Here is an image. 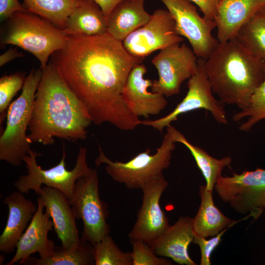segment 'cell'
I'll list each match as a JSON object with an SVG mask.
<instances>
[{
  "mask_svg": "<svg viewBox=\"0 0 265 265\" xmlns=\"http://www.w3.org/2000/svg\"><path fill=\"white\" fill-rule=\"evenodd\" d=\"M144 58L131 54L123 42L108 33L96 36H68L51 61L79 99L96 125L109 123L132 131L140 120L127 107L124 88L132 69Z\"/></svg>",
  "mask_w": 265,
  "mask_h": 265,
  "instance_id": "cell-1",
  "label": "cell"
},
{
  "mask_svg": "<svg viewBox=\"0 0 265 265\" xmlns=\"http://www.w3.org/2000/svg\"><path fill=\"white\" fill-rule=\"evenodd\" d=\"M92 121L55 65L49 61L35 94L27 138L31 143L50 145L57 137L83 140Z\"/></svg>",
  "mask_w": 265,
  "mask_h": 265,
  "instance_id": "cell-2",
  "label": "cell"
},
{
  "mask_svg": "<svg viewBox=\"0 0 265 265\" xmlns=\"http://www.w3.org/2000/svg\"><path fill=\"white\" fill-rule=\"evenodd\" d=\"M212 91L225 105L244 108L265 79L264 63L236 37L218 43L205 61Z\"/></svg>",
  "mask_w": 265,
  "mask_h": 265,
  "instance_id": "cell-3",
  "label": "cell"
},
{
  "mask_svg": "<svg viewBox=\"0 0 265 265\" xmlns=\"http://www.w3.org/2000/svg\"><path fill=\"white\" fill-rule=\"evenodd\" d=\"M1 35V45H15L29 52L39 61L41 69L68 38L64 29L26 10L7 20Z\"/></svg>",
  "mask_w": 265,
  "mask_h": 265,
  "instance_id": "cell-4",
  "label": "cell"
},
{
  "mask_svg": "<svg viewBox=\"0 0 265 265\" xmlns=\"http://www.w3.org/2000/svg\"><path fill=\"white\" fill-rule=\"evenodd\" d=\"M177 131L171 125L166 127L161 144L154 154L150 155L151 151L147 149L127 162L111 160L99 146L95 163L97 166L105 164L106 173L115 182L129 189H141L149 183L163 176V171L170 165L175 149Z\"/></svg>",
  "mask_w": 265,
  "mask_h": 265,
  "instance_id": "cell-5",
  "label": "cell"
},
{
  "mask_svg": "<svg viewBox=\"0 0 265 265\" xmlns=\"http://www.w3.org/2000/svg\"><path fill=\"white\" fill-rule=\"evenodd\" d=\"M42 69H32L26 77L20 96L9 106L6 127L0 137V159L20 166L31 150L26 131L31 118L35 94Z\"/></svg>",
  "mask_w": 265,
  "mask_h": 265,
  "instance_id": "cell-6",
  "label": "cell"
},
{
  "mask_svg": "<svg viewBox=\"0 0 265 265\" xmlns=\"http://www.w3.org/2000/svg\"><path fill=\"white\" fill-rule=\"evenodd\" d=\"M86 155V148L80 146L75 167L71 170H68L66 167V153L64 147L59 162L51 168L43 169L36 161V158L41 154L31 149L23 159L27 169V174L20 176L13 185L23 194L28 193L32 190L38 195L42 185H45L59 189L70 201L77 180L85 176L91 168L87 163Z\"/></svg>",
  "mask_w": 265,
  "mask_h": 265,
  "instance_id": "cell-7",
  "label": "cell"
},
{
  "mask_svg": "<svg viewBox=\"0 0 265 265\" xmlns=\"http://www.w3.org/2000/svg\"><path fill=\"white\" fill-rule=\"evenodd\" d=\"M69 202L76 219L82 221L81 238L94 244L109 234L110 227L106 222L108 206L100 198L96 169L91 168L85 176L77 180Z\"/></svg>",
  "mask_w": 265,
  "mask_h": 265,
  "instance_id": "cell-8",
  "label": "cell"
},
{
  "mask_svg": "<svg viewBox=\"0 0 265 265\" xmlns=\"http://www.w3.org/2000/svg\"><path fill=\"white\" fill-rule=\"evenodd\" d=\"M214 189L223 202L239 214L257 220L265 211V169L222 176Z\"/></svg>",
  "mask_w": 265,
  "mask_h": 265,
  "instance_id": "cell-9",
  "label": "cell"
},
{
  "mask_svg": "<svg viewBox=\"0 0 265 265\" xmlns=\"http://www.w3.org/2000/svg\"><path fill=\"white\" fill-rule=\"evenodd\" d=\"M205 61L206 59L198 58V72L188 79L186 96L171 112L156 120H140V124L162 132L164 128L176 121L179 116L199 109L209 111L217 122L227 124L225 104L213 95L205 69Z\"/></svg>",
  "mask_w": 265,
  "mask_h": 265,
  "instance_id": "cell-10",
  "label": "cell"
},
{
  "mask_svg": "<svg viewBox=\"0 0 265 265\" xmlns=\"http://www.w3.org/2000/svg\"><path fill=\"white\" fill-rule=\"evenodd\" d=\"M158 72L153 81L152 91L166 97L178 94L182 83L195 75L198 70V57L186 44L176 43L160 50L152 60Z\"/></svg>",
  "mask_w": 265,
  "mask_h": 265,
  "instance_id": "cell-11",
  "label": "cell"
},
{
  "mask_svg": "<svg viewBox=\"0 0 265 265\" xmlns=\"http://www.w3.org/2000/svg\"><path fill=\"white\" fill-rule=\"evenodd\" d=\"M160 0L173 18L178 34L188 40L198 58L208 59L219 43L212 35L214 21L201 17L189 0Z\"/></svg>",
  "mask_w": 265,
  "mask_h": 265,
  "instance_id": "cell-12",
  "label": "cell"
},
{
  "mask_svg": "<svg viewBox=\"0 0 265 265\" xmlns=\"http://www.w3.org/2000/svg\"><path fill=\"white\" fill-rule=\"evenodd\" d=\"M184 40L177 32L175 21L167 9H158L145 25L129 34L122 42L132 55L144 58Z\"/></svg>",
  "mask_w": 265,
  "mask_h": 265,
  "instance_id": "cell-13",
  "label": "cell"
},
{
  "mask_svg": "<svg viewBox=\"0 0 265 265\" xmlns=\"http://www.w3.org/2000/svg\"><path fill=\"white\" fill-rule=\"evenodd\" d=\"M168 186V182L163 176L149 183L141 189L142 205L128 235L130 242L140 240L149 244L170 226L160 205L161 196Z\"/></svg>",
  "mask_w": 265,
  "mask_h": 265,
  "instance_id": "cell-14",
  "label": "cell"
},
{
  "mask_svg": "<svg viewBox=\"0 0 265 265\" xmlns=\"http://www.w3.org/2000/svg\"><path fill=\"white\" fill-rule=\"evenodd\" d=\"M147 69L144 64L135 65L126 80L123 97L130 111L135 116L148 119L150 115L159 114L167 105L165 96L149 91L153 81L145 79Z\"/></svg>",
  "mask_w": 265,
  "mask_h": 265,
  "instance_id": "cell-15",
  "label": "cell"
},
{
  "mask_svg": "<svg viewBox=\"0 0 265 265\" xmlns=\"http://www.w3.org/2000/svg\"><path fill=\"white\" fill-rule=\"evenodd\" d=\"M37 202V210L17 244L15 255L6 265L18 262L21 265L36 252L40 258L45 259L52 255L55 249L54 242L48 238L49 232L53 228V221L47 212H43L45 206L40 197Z\"/></svg>",
  "mask_w": 265,
  "mask_h": 265,
  "instance_id": "cell-16",
  "label": "cell"
},
{
  "mask_svg": "<svg viewBox=\"0 0 265 265\" xmlns=\"http://www.w3.org/2000/svg\"><path fill=\"white\" fill-rule=\"evenodd\" d=\"M38 195L53 221L54 231L61 242V246L66 250L76 248L81 238L68 198L59 189L47 186L42 187Z\"/></svg>",
  "mask_w": 265,
  "mask_h": 265,
  "instance_id": "cell-17",
  "label": "cell"
},
{
  "mask_svg": "<svg viewBox=\"0 0 265 265\" xmlns=\"http://www.w3.org/2000/svg\"><path fill=\"white\" fill-rule=\"evenodd\" d=\"M192 223V218L181 216L149 244L159 256L170 258L182 265H196L188 252L195 235Z\"/></svg>",
  "mask_w": 265,
  "mask_h": 265,
  "instance_id": "cell-18",
  "label": "cell"
},
{
  "mask_svg": "<svg viewBox=\"0 0 265 265\" xmlns=\"http://www.w3.org/2000/svg\"><path fill=\"white\" fill-rule=\"evenodd\" d=\"M264 6L265 0H220L214 20L218 42L236 37L241 28Z\"/></svg>",
  "mask_w": 265,
  "mask_h": 265,
  "instance_id": "cell-19",
  "label": "cell"
},
{
  "mask_svg": "<svg viewBox=\"0 0 265 265\" xmlns=\"http://www.w3.org/2000/svg\"><path fill=\"white\" fill-rule=\"evenodd\" d=\"M8 207L5 227L0 236V251L12 253L37 210L31 200L25 197L19 191L8 195L3 200Z\"/></svg>",
  "mask_w": 265,
  "mask_h": 265,
  "instance_id": "cell-20",
  "label": "cell"
},
{
  "mask_svg": "<svg viewBox=\"0 0 265 265\" xmlns=\"http://www.w3.org/2000/svg\"><path fill=\"white\" fill-rule=\"evenodd\" d=\"M145 0H123L107 18V33L123 42L151 19L144 8Z\"/></svg>",
  "mask_w": 265,
  "mask_h": 265,
  "instance_id": "cell-21",
  "label": "cell"
},
{
  "mask_svg": "<svg viewBox=\"0 0 265 265\" xmlns=\"http://www.w3.org/2000/svg\"><path fill=\"white\" fill-rule=\"evenodd\" d=\"M68 36H96L107 33V18L94 0H81L68 17L64 28Z\"/></svg>",
  "mask_w": 265,
  "mask_h": 265,
  "instance_id": "cell-22",
  "label": "cell"
},
{
  "mask_svg": "<svg viewBox=\"0 0 265 265\" xmlns=\"http://www.w3.org/2000/svg\"><path fill=\"white\" fill-rule=\"evenodd\" d=\"M212 194V191L206 188V185L200 186L201 203L193 218L195 234L206 238L213 237L240 221L230 219L223 214L214 205Z\"/></svg>",
  "mask_w": 265,
  "mask_h": 265,
  "instance_id": "cell-23",
  "label": "cell"
},
{
  "mask_svg": "<svg viewBox=\"0 0 265 265\" xmlns=\"http://www.w3.org/2000/svg\"><path fill=\"white\" fill-rule=\"evenodd\" d=\"M93 244L81 237L80 244L71 250L56 246L50 256L42 259L29 257L21 264L32 265H95Z\"/></svg>",
  "mask_w": 265,
  "mask_h": 265,
  "instance_id": "cell-24",
  "label": "cell"
},
{
  "mask_svg": "<svg viewBox=\"0 0 265 265\" xmlns=\"http://www.w3.org/2000/svg\"><path fill=\"white\" fill-rule=\"evenodd\" d=\"M175 141L183 144L189 150L205 178L206 188L212 191L215 184L222 176L224 168L230 166L231 158L227 156L217 159L212 157L203 149L190 143L179 131L176 134Z\"/></svg>",
  "mask_w": 265,
  "mask_h": 265,
  "instance_id": "cell-25",
  "label": "cell"
},
{
  "mask_svg": "<svg viewBox=\"0 0 265 265\" xmlns=\"http://www.w3.org/2000/svg\"><path fill=\"white\" fill-rule=\"evenodd\" d=\"M28 12L64 29L68 17L81 0H22Z\"/></svg>",
  "mask_w": 265,
  "mask_h": 265,
  "instance_id": "cell-26",
  "label": "cell"
},
{
  "mask_svg": "<svg viewBox=\"0 0 265 265\" xmlns=\"http://www.w3.org/2000/svg\"><path fill=\"white\" fill-rule=\"evenodd\" d=\"M236 38L265 65V6L241 28Z\"/></svg>",
  "mask_w": 265,
  "mask_h": 265,
  "instance_id": "cell-27",
  "label": "cell"
},
{
  "mask_svg": "<svg viewBox=\"0 0 265 265\" xmlns=\"http://www.w3.org/2000/svg\"><path fill=\"white\" fill-rule=\"evenodd\" d=\"M95 265H132L131 252L121 250L107 235L93 244Z\"/></svg>",
  "mask_w": 265,
  "mask_h": 265,
  "instance_id": "cell-28",
  "label": "cell"
},
{
  "mask_svg": "<svg viewBox=\"0 0 265 265\" xmlns=\"http://www.w3.org/2000/svg\"><path fill=\"white\" fill-rule=\"evenodd\" d=\"M248 117V120L240 125L239 129L247 132L257 122L265 119V79L251 96L248 104L233 116V121L238 122Z\"/></svg>",
  "mask_w": 265,
  "mask_h": 265,
  "instance_id": "cell-29",
  "label": "cell"
},
{
  "mask_svg": "<svg viewBox=\"0 0 265 265\" xmlns=\"http://www.w3.org/2000/svg\"><path fill=\"white\" fill-rule=\"evenodd\" d=\"M24 74L16 73L5 75L0 79V124L6 116V110L16 93L23 88L25 79Z\"/></svg>",
  "mask_w": 265,
  "mask_h": 265,
  "instance_id": "cell-30",
  "label": "cell"
},
{
  "mask_svg": "<svg viewBox=\"0 0 265 265\" xmlns=\"http://www.w3.org/2000/svg\"><path fill=\"white\" fill-rule=\"evenodd\" d=\"M132 265H170L172 262L157 255L147 243L140 240L131 242Z\"/></svg>",
  "mask_w": 265,
  "mask_h": 265,
  "instance_id": "cell-31",
  "label": "cell"
},
{
  "mask_svg": "<svg viewBox=\"0 0 265 265\" xmlns=\"http://www.w3.org/2000/svg\"><path fill=\"white\" fill-rule=\"evenodd\" d=\"M231 227H227L209 239L195 234L192 242L197 244L201 251L200 265H211V256L214 249L222 240V237L226 231Z\"/></svg>",
  "mask_w": 265,
  "mask_h": 265,
  "instance_id": "cell-32",
  "label": "cell"
},
{
  "mask_svg": "<svg viewBox=\"0 0 265 265\" xmlns=\"http://www.w3.org/2000/svg\"><path fill=\"white\" fill-rule=\"evenodd\" d=\"M25 8L18 0H0V19L6 21L18 12L25 11Z\"/></svg>",
  "mask_w": 265,
  "mask_h": 265,
  "instance_id": "cell-33",
  "label": "cell"
},
{
  "mask_svg": "<svg viewBox=\"0 0 265 265\" xmlns=\"http://www.w3.org/2000/svg\"><path fill=\"white\" fill-rule=\"evenodd\" d=\"M196 4L208 19L214 20L220 0H189Z\"/></svg>",
  "mask_w": 265,
  "mask_h": 265,
  "instance_id": "cell-34",
  "label": "cell"
},
{
  "mask_svg": "<svg viewBox=\"0 0 265 265\" xmlns=\"http://www.w3.org/2000/svg\"><path fill=\"white\" fill-rule=\"evenodd\" d=\"M24 56L23 53L19 52L16 48L11 47L0 55V66L2 67L13 59Z\"/></svg>",
  "mask_w": 265,
  "mask_h": 265,
  "instance_id": "cell-35",
  "label": "cell"
},
{
  "mask_svg": "<svg viewBox=\"0 0 265 265\" xmlns=\"http://www.w3.org/2000/svg\"><path fill=\"white\" fill-rule=\"evenodd\" d=\"M100 6L106 17L110 14L114 8L123 0H94Z\"/></svg>",
  "mask_w": 265,
  "mask_h": 265,
  "instance_id": "cell-36",
  "label": "cell"
},
{
  "mask_svg": "<svg viewBox=\"0 0 265 265\" xmlns=\"http://www.w3.org/2000/svg\"></svg>",
  "mask_w": 265,
  "mask_h": 265,
  "instance_id": "cell-37",
  "label": "cell"
}]
</instances>
